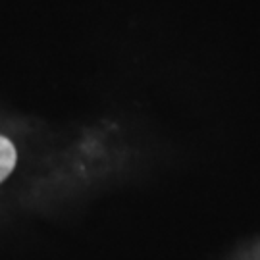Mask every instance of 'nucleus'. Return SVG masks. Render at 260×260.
Returning <instances> with one entry per match:
<instances>
[{
  "instance_id": "f257e3e1",
  "label": "nucleus",
  "mask_w": 260,
  "mask_h": 260,
  "mask_svg": "<svg viewBox=\"0 0 260 260\" xmlns=\"http://www.w3.org/2000/svg\"><path fill=\"white\" fill-rule=\"evenodd\" d=\"M16 160H18V152L14 143L0 135V183L14 172Z\"/></svg>"
}]
</instances>
